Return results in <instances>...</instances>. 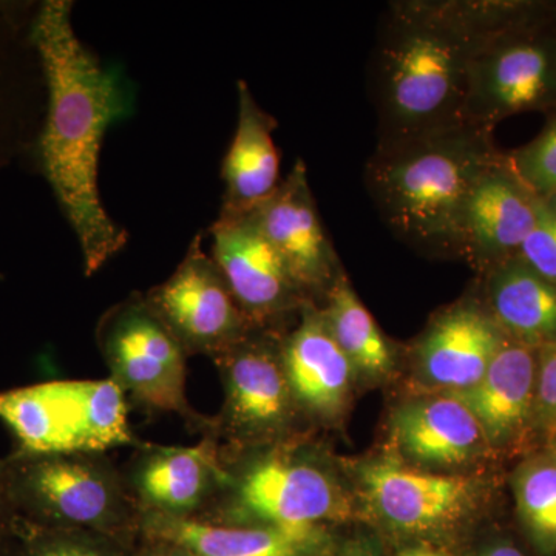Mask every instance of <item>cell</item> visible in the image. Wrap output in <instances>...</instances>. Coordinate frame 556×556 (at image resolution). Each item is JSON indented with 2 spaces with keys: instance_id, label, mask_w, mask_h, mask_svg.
Instances as JSON below:
<instances>
[{
  "instance_id": "5",
  "label": "cell",
  "mask_w": 556,
  "mask_h": 556,
  "mask_svg": "<svg viewBox=\"0 0 556 556\" xmlns=\"http://www.w3.org/2000/svg\"><path fill=\"white\" fill-rule=\"evenodd\" d=\"M5 460L17 518L97 533L129 547L141 538V511L109 453L16 450Z\"/></svg>"
},
{
  "instance_id": "9",
  "label": "cell",
  "mask_w": 556,
  "mask_h": 556,
  "mask_svg": "<svg viewBox=\"0 0 556 556\" xmlns=\"http://www.w3.org/2000/svg\"><path fill=\"white\" fill-rule=\"evenodd\" d=\"M357 478L369 517L407 544L445 548L482 503L477 479L422 470L399 457L367 460L358 466Z\"/></svg>"
},
{
  "instance_id": "28",
  "label": "cell",
  "mask_w": 556,
  "mask_h": 556,
  "mask_svg": "<svg viewBox=\"0 0 556 556\" xmlns=\"http://www.w3.org/2000/svg\"><path fill=\"white\" fill-rule=\"evenodd\" d=\"M533 419L544 426L556 424V340L538 348Z\"/></svg>"
},
{
  "instance_id": "17",
  "label": "cell",
  "mask_w": 556,
  "mask_h": 556,
  "mask_svg": "<svg viewBox=\"0 0 556 556\" xmlns=\"http://www.w3.org/2000/svg\"><path fill=\"white\" fill-rule=\"evenodd\" d=\"M281 361L303 419L327 424L342 416L356 372L317 305H306L285 332Z\"/></svg>"
},
{
  "instance_id": "2",
  "label": "cell",
  "mask_w": 556,
  "mask_h": 556,
  "mask_svg": "<svg viewBox=\"0 0 556 556\" xmlns=\"http://www.w3.org/2000/svg\"><path fill=\"white\" fill-rule=\"evenodd\" d=\"M477 47L431 0L391 2L369 64L378 146L467 124L468 67Z\"/></svg>"
},
{
  "instance_id": "23",
  "label": "cell",
  "mask_w": 556,
  "mask_h": 556,
  "mask_svg": "<svg viewBox=\"0 0 556 556\" xmlns=\"http://www.w3.org/2000/svg\"><path fill=\"white\" fill-rule=\"evenodd\" d=\"M318 308L356 376L380 380L393 375L397 365L396 348L380 331L345 274L329 289Z\"/></svg>"
},
{
  "instance_id": "20",
  "label": "cell",
  "mask_w": 556,
  "mask_h": 556,
  "mask_svg": "<svg viewBox=\"0 0 556 556\" xmlns=\"http://www.w3.org/2000/svg\"><path fill=\"white\" fill-rule=\"evenodd\" d=\"M536 362V348L506 336L477 386L460 393H448L459 399L477 417L490 448H506L514 444L532 422Z\"/></svg>"
},
{
  "instance_id": "12",
  "label": "cell",
  "mask_w": 556,
  "mask_h": 556,
  "mask_svg": "<svg viewBox=\"0 0 556 556\" xmlns=\"http://www.w3.org/2000/svg\"><path fill=\"white\" fill-rule=\"evenodd\" d=\"M208 233L212 258L254 327L288 329L298 320L311 300L248 212H219Z\"/></svg>"
},
{
  "instance_id": "18",
  "label": "cell",
  "mask_w": 556,
  "mask_h": 556,
  "mask_svg": "<svg viewBox=\"0 0 556 556\" xmlns=\"http://www.w3.org/2000/svg\"><path fill=\"white\" fill-rule=\"evenodd\" d=\"M141 536L192 556H327L336 546L328 527L230 526L153 515H142Z\"/></svg>"
},
{
  "instance_id": "4",
  "label": "cell",
  "mask_w": 556,
  "mask_h": 556,
  "mask_svg": "<svg viewBox=\"0 0 556 556\" xmlns=\"http://www.w3.org/2000/svg\"><path fill=\"white\" fill-rule=\"evenodd\" d=\"M299 434L263 447L222 448L226 482L201 521L230 526L328 527L351 515L345 489Z\"/></svg>"
},
{
  "instance_id": "19",
  "label": "cell",
  "mask_w": 556,
  "mask_h": 556,
  "mask_svg": "<svg viewBox=\"0 0 556 556\" xmlns=\"http://www.w3.org/2000/svg\"><path fill=\"white\" fill-rule=\"evenodd\" d=\"M391 434L405 463L417 466L463 467L490 448L477 417L452 394L402 405Z\"/></svg>"
},
{
  "instance_id": "11",
  "label": "cell",
  "mask_w": 556,
  "mask_h": 556,
  "mask_svg": "<svg viewBox=\"0 0 556 556\" xmlns=\"http://www.w3.org/2000/svg\"><path fill=\"white\" fill-rule=\"evenodd\" d=\"M144 299L188 356L214 361L254 328L222 269L204 251L201 233L189 244L174 274L150 288Z\"/></svg>"
},
{
  "instance_id": "26",
  "label": "cell",
  "mask_w": 556,
  "mask_h": 556,
  "mask_svg": "<svg viewBox=\"0 0 556 556\" xmlns=\"http://www.w3.org/2000/svg\"><path fill=\"white\" fill-rule=\"evenodd\" d=\"M511 170L540 197L556 195V116L510 160Z\"/></svg>"
},
{
  "instance_id": "25",
  "label": "cell",
  "mask_w": 556,
  "mask_h": 556,
  "mask_svg": "<svg viewBox=\"0 0 556 556\" xmlns=\"http://www.w3.org/2000/svg\"><path fill=\"white\" fill-rule=\"evenodd\" d=\"M11 533L22 556H129V546L83 530L50 529L14 519Z\"/></svg>"
},
{
  "instance_id": "22",
  "label": "cell",
  "mask_w": 556,
  "mask_h": 556,
  "mask_svg": "<svg viewBox=\"0 0 556 556\" xmlns=\"http://www.w3.org/2000/svg\"><path fill=\"white\" fill-rule=\"evenodd\" d=\"M485 306L508 339L540 348L556 340V288L519 257L485 273Z\"/></svg>"
},
{
  "instance_id": "13",
  "label": "cell",
  "mask_w": 556,
  "mask_h": 556,
  "mask_svg": "<svg viewBox=\"0 0 556 556\" xmlns=\"http://www.w3.org/2000/svg\"><path fill=\"white\" fill-rule=\"evenodd\" d=\"M121 470L141 517H203L228 477L222 445L208 434L192 447L139 441Z\"/></svg>"
},
{
  "instance_id": "24",
  "label": "cell",
  "mask_w": 556,
  "mask_h": 556,
  "mask_svg": "<svg viewBox=\"0 0 556 556\" xmlns=\"http://www.w3.org/2000/svg\"><path fill=\"white\" fill-rule=\"evenodd\" d=\"M517 514L538 556H556V450L529 457L511 478Z\"/></svg>"
},
{
  "instance_id": "29",
  "label": "cell",
  "mask_w": 556,
  "mask_h": 556,
  "mask_svg": "<svg viewBox=\"0 0 556 556\" xmlns=\"http://www.w3.org/2000/svg\"><path fill=\"white\" fill-rule=\"evenodd\" d=\"M327 556H382V548L375 538L357 535L332 547Z\"/></svg>"
},
{
  "instance_id": "7",
  "label": "cell",
  "mask_w": 556,
  "mask_h": 556,
  "mask_svg": "<svg viewBox=\"0 0 556 556\" xmlns=\"http://www.w3.org/2000/svg\"><path fill=\"white\" fill-rule=\"evenodd\" d=\"M97 345L113 380L127 401L152 413H170L200 437H211L214 419L201 415L186 394L188 353L144 294L110 306L97 325Z\"/></svg>"
},
{
  "instance_id": "33",
  "label": "cell",
  "mask_w": 556,
  "mask_h": 556,
  "mask_svg": "<svg viewBox=\"0 0 556 556\" xmlns=\"http://www.w3.org/2000/svg\"><path fill=\"white\" fill-rule=\"evenodd\" d=\"M397 556H455L445 551V548H439L433 546H427V544H407L399 551Z\"/></svg>"
},
{
  "instance_id": "3",
  "label": "cell",
  "mask_w": 556,
  "mask_h": 556,
  "mask_svg": "<svg viewBox=\"0 0 556 556\" xmlns=\"http://www.w3.org/2000/svg\"><path fill=\"white\" fill-rule=\"evenodd\" d=\"M492 131L463 124L376 146L364 181L399 240L431 257H460V219L475 182L501 155Z\"/></svg>"
},
{
  "instance_id": "15",
  "label": "cell",
  "mask_w": 556,
  "mask_h": 556,
  "mask_svg": "<svg viewBox=\"0 0 556 556\" xmlns=\"http://www.w3.org/2000/svg\"><path fill=\"white\" fill-rule=\"evenodd\" d=\"M536 193L500 156L477 179L460 219V257L486 273L518 255L536 214Z\"/></svg>"
},
{
  "instance_id": "34",
  "label": "cell",
  "mask_w": 556,
  "mask_h": 556,
  "mask_svg": "<svg viewBox=\"0 0 556 556\" xmlns=\"http://www.w3.org/2000/svg\"><path fill=\"white\" fill-rule=\"evenodd\" d=\"M0 556H22L13 533L0 536Z\"/></svg>"
},
{
  "instance_id": "14",
  "label": "cell",
  "mask_w": 556,
  "mask_h": 556,
  "mask_svg": "<svg viewBox=\"0 0 556 556\" xmlns=\"http://www.w3.org/2000/svg\"><path fill=\"white\" fill-rule=\"evenodd\" d=\"M248 214L285 260L306 298L320 306L345 273L318 215L305 163L295 161L278 188Z\"/></svg>"
},
{
  "instance_id": "1",
  "label": "cell",
  "mask_w": 556,
  "mask_h": 556,
  "mask_svg": "<svg viewBox=\"0 0 556 556\" xmlns=\"http://www.w3.org/2000/svg\"><path fill=\"white\" fill-rule=\"evenodd\" d=\"M72 10L68 0H49L33 24V43L49 87L39 160L75 230L84 270L93 276L129 241L105 211L98 178L102 139L110 126L134 115L135 90L123 68L102 64L80 42Z\"/></svg>"
},
{
  "instance_id": "21",
  "label": "cell",
  "mask_w": 556,
  "mask_h": 556,
  "mask_svg": "<svg viewBox=\"0 0 556 556\" xmlns=\"http://www.w3.org/2000/svg\"><path fill=\"white\" fill-rule=\"evenodd\" d=\"M237 90L239 123L222 166L223 214L251 211L268 199L281 181L280 156L274 142L277 121L260 108L244 80H239Z\"/></svg>"
},
{
  "instance_id": "6",
  "label": "cell",
  "mask_w": 556,
  "mask_h": 556,
  "mask_svg": "<svg viewBox=\"0 0 556 556\" xmlns=\"http://www.w3.org/2000/svg\"><path fill=\"white\" fill-rule=\"evenodd\" d=\"M129 401L104 380H65L0 393V419L20 441V452H105L135 447Z\"/></svg>"
},
{
  "instance_id": "30",
  "label": "cell",
  "mask_w": 556,
  "mask_h": 556,
  "mask_svg": "<svg viewBox=\"0 0 556 556\" xmlns=\"http://www.w3.org/2000/svg\"><path fill=\"white\" fill-rule=\"evenodd\" d=\"M14 519H16V511L11 504L7 460L5 457H0V536L11 532Z\"/></svg>"
},
{
  "instance_id": "32",
  "label": "cell",
  "mask_w": 556,
  "mask_h": 556,
  "mask_svg": "<svg viewBox=\"0 0 556 556\" xmlns=\"http://www.w3.org/2000/svg\"><path fill=\"white\" fill-rule=\"evenodd\" d=\"M141 541L142 547L135 556H192L185 548L164 543V541L150 540V538L144 536H141Z\"/></svg>"
},
{
  "instance_id": "27",
  "label": "cell",
  "mask_w": 556,
  "mask_h": 556,
  "mask_svg": "<svg viewBox=\"0 0 556 556\" xmlns=\"http://www.w3.org/2000/svg\"><path fill=\"white\" fill-rule=\"evenodd\" d=\"M518 255L556 288V195L536 197L535 223Z\"/></svg>"
},
{
  "instance_id": "16",
  "label": "cell",
  "mask_w": 556,
  "mask_h": 556,
  "mask_svg": "<svg viewBox=\"0 0 556 556\" xmlns=\"http://www.w3.org/2000/svg\"><path fill=\"white\" fill-rule=\"evenodd\" d=\"M504 340L485 303L459 300L431 318L417 340V371L431 387L460 393L482 379Z\"/></svg>"
},
{
  "instance_id": "10",
  "label": "cell",
  "mask_w": 556,
  "mask_h": 556,
  "mask_svg": "<svg viewBox=\"0 0 556 556\" xmlns=\"http://www.w3.org/2000/svg\"><path fill=\"white\" fill-rule=\"evenodd\" d=\"M547 22L486 40L468 67L467 124L492 131L529 110L556 109V33Z\"/></svg>"
},
{
  "instance_id": "31",
  "label": "cell",
  "mask_w": 556,
  "mask_h": 556,
  "mask_svg": "<svg viewBox=\"0 0 556 556\" xmlns=\"http://www.w3.org/2000/svg\"><path fill=\"white\" fill-rule=\"evenodd\" d=\"M467 556H527L515 541L508 538H492Z\"/></svg>"
},
{
  "instance_id": "8",
  "label": "cell",
  "mask_w": 556,
  "mask_h": 556,
  "mask_svg": "<svg viewBox=\"0 0 556 556\" xmlns=\"http://www.w3.org/2000/svg\"><path fill=\"white\" fill-rule=\"evenodd\" d=\"M288 329L254 327L214 358L225 401L212 434L223 450L237 452L298 437L300 415L281 361Z\"/></svg>"
}]
</instances>
